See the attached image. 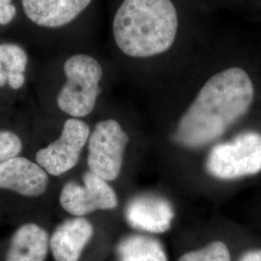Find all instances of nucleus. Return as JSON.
Masks as SVG:
<instances>
[{"instance_id": "obj_12", "label": "nucleus", "mask_w": 261, "mask_h": 261, "mask_svg": "<svg viewBox=\"0 0 261 261\" xmlns=\"http://www.w3.org/2000/svg\"><path fill=\"white\" fill-rule=\"evenodd\" d=\"M48 247V233L43 227L22 224L11 238L5 261H45Z\"/></svg>"}, {"instance_id": "obj_10", "label": "nucleus", "mask_w": 261, "mask_h": 261, "mask_svg": "<svg viewBox=\"0 0 261 261\" xmlns=\"http://www.w3.org/2000/svg\"><path fill=\"white\" fill-rule=\"evenodd\" d=\"M93 225L84 218L66 220L59 224L49 240L56 261H79L84 248L93 237Z\"/></svg>"}, {"instance_id": "obj_18", "label": "nucleus", "mask_w": 261, "mask_h": 261, "mask_svg": "<svg viewBox=\"0 0 261 261\" xmlns=\"http://www.w3.org/2000/svg\"><path fill=\"white\" fill-rule=\"evenodd\" d=\"M238 261H261V250H251L245 252Z\"/></svg>"}, {"instance_id": "obj_19", "label": "nucleus", "mask_w": 261, "mask_h": 261, "mask_svg": "<svg viewBox=\"0 0 261 261\" xmlns=\"http://www.w3.org/2000/svg\"><path fill=\"white\" fill-rule=\"evenodd\" d=\"M11 2H12V0H0V7H3V6L12 4Z\"/></svg>"}, {"instance_id": "obj_5", "label": "nucleus", "mask_w": 261, "mask_h": 261, "mask_svg": "<svg viewBox=\"0 0 261 261\" xmlns=\"http://www.w3.org/2000/svg\"><path fill=\"white\" fill-rule=\"evenodd\" d=\"M128 141L129 137L118 122L113 119L99 122L88 140L89 171L106 181L118 177Z\"/></svg>"}, {"instance_id": "obj_4", "label": "nucleus", "mask_w": 261, "mask_h": 261, "mask_svg": "<svg viewBox=\"0 0 261 261\" xmlns=\"http://www.w3.org/2000/svg\"><path fill=\"white\" fill-rule=\"evenodd\" d=\"M208 172L216 178L231 180L261 171V135L247 132L228 142L216 145L206 161Z\"/></svg>"}, {"instance_id": "obj_14", "label": "nucleus", "mask_w": 261, "mask_h": 261, "mask_svg": "<svg viewBox=\"0 0 261 261\" xmlns=\"http://www.w3.org/2000/svg\"><path fill=\"white\" fill-rule=\"evenodd\" d=\"M28 57L25 50L17 44H0V88L9 84L18 90L25 83L24 72Z\"/></svg>"}, {"instance_id": "obj_8", "label": "nucleus", "mask_w": 261, "mask_h": 261, "mask_svg": "<svg viewBox=\"0 0 261 261\" xmlns=\"http://www.w3.org/2000/svg\"><path fill=\"white\" fill-rule=\"evenodd\" d=\"M47 171L28 159L15 157L0 164V189L34 197L47 190Z\"/></svg>"}, {"instance_id": "obj_15", "label": "nucleus", "mask_w": 261, "mask_h": 261, "mask_svg": "<svg viewBox=\"0 0 261 261\" xmlns=\"http://www.w3.org/2000/svg\"><path fill=\"white\" fill-rule=\"evenodd\" d=\"M178 261H231V254L224 242L214 241L201 249L185 252Z\"/></svg>"}, {"instance_id": "obj_7", "label": "nucleus", "mask_w": 261, "mask_h": 261, "mask_svg": "<svg viewBox=\"0 0 261 261\" xmlns=\"http://www.w3.org/2000/svg\"><path fill=\"white\" fill-rule=\"evenodd\" d=\"M60 204L69 214L82 217L96 210H110L118 205V199L108 181L91 171L84 175V184L68 182L60 193Z\"/></svg>"}, {"instance_id": "obj_13", "label": "nucleus", "mask_w": 261, "mask_h": 261, "mask_svg": "<svg viewBox=\"0 0 261 261\" xmlns=\"http://www.w3.org/2000/svg\"><path fill=\"white\" fill-rule=\"evenodd\" d=\"M116 255L118 261H168L162 243L140 234L122 238L116 246Z\"/></svg>"}, {"instance_id": "obj_9", "label": "nucleus", "mask_w": 261, "mask_h": 261, "mask_svg": "<svg viewBox=\"0 0 261 261\" xmlns=\"http://www.w3.org/2000/svg\"><path fill=\"white\" fill-rule=\"evenodd\" d=\"M125 216L130 226L136 229L150 233H164L170 228L174 213L165 198L146 195L132 199Z\"/></svg>"}, {"instance_id": "obj_16", "label": "nucleus", "mask_w": 261, "mask_h": 261, "mask_svg": "<svg viewBox=\"0 0 261 261\" xmlns=\"http://www.w3.org/2000/svg\"><path fill=\"white\" fill-rule=\"evenodd\" d=\"M21 148V140L15 133L0 130V164L17 157Z\"/></svg>"}, {"instance_id": "obj_3", "label": "nucleus", "mask_w": 261, "mask_h": 261, "mask_svg": "<svg viewBox=\"0 0 261 261\" xmlns=\"http://www.w3.org/2000/svg\"><path fill=\"white\" fill-rule=\"evenodd\" d=\"M67 82L57 96L58 108L73 117H84L92 112L100 94L103 69L92 56L80 54L64 64Z\"/></svg>"}, {"instance_id": "obj_1", "label": "nucleus", "mask_w": 261, "mask_h": 261, "mask_svg": "<svg viewBox=\"0 0 261 261\" xmlns=\"http://www.w3.org/2000/svg\"><path fill=\"white\" fill-rule=\"evenodd\" d=\"M254 86L249 74L231 67L209 79L178 124L175 140L187 147L203 146L224 135L250 110Z\"/></svg>"}, {"instance_id": "obj_2", "label": "nucleus", "mask_w": 261, "mask_h": 261, "mask_svg": "<svg viewBox=\"0 0 261 261\" xmlns=\"http://www.w3.org/2000/svg\"><path fill=\"white\" fill-rule=\"evenodd\" d=\"M177 29V11L171 0H124L112 23L117 47L139 58L166 53Z\"/></svg>"}, {"instance_id": "obj_6", "label": "nucleus", "mask_w": 261, "mask_h": 261, "mask_svg": "<svg viewBox=\"0 0 261 261\" xmlns=\"http://www.w3.org/2000/svg\"><path fill=\"white\" fill-rule=\"evenodd\" d=\"M90 137L89 126L80 119L65 122L60 137L36 154L37 164L53 176H60L76 166Z\"/></svg>"}, {"instance_id": "obj_11", "label": "nucleus", "mask_w": 261, "mask_h": 261, "mask_svg": "<svg viewBox=\"0 0 261 261\" xmlns=\"http://www.w3.org/2000/svg\"><path fill=\"white\" fill-rule=\"evenodd\" d=\"M92 0H21L28 19L39 27L56 28L70 23Z\"/></svg>"}, {"instance_id": "obj_17", "label": "nucleus", "mask_w": 261, "mask_h": 261, "mask_svg": "<svg viewBox=\"0 0 261 261\" xmlns=\"http://www.w3.org/2000/svg\"><path fill=\"white\" fill-rule=\"evenodd\" d=\"M17 9L13 4L0 7V24L6 25L16 17Z\"/></svg>"}]
</instances>
